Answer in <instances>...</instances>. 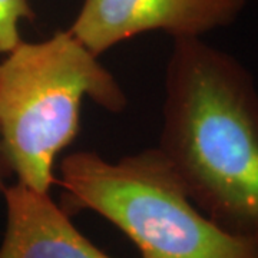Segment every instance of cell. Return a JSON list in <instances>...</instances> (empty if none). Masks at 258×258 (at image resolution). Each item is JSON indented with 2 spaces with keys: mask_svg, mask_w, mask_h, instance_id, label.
I'll return each mask as SVG.
<instances>
[{
  "mask_svg": "<svg viewBox=\"0 0 258 258\" xmlns=\"http://www.w3.org/2000/svg\"><path fill=\"white\" fill-rule=\"evenodd\" d=\"M2 189L6 230L0 258H111L81 234L49 194L20 182Z\"/></svg>",
  "mask_w": 258,
  "mask_h": 258,
  "instance_id": "5",
  "label": "cell"
},
{
  "mask_svg": "<svg viewBox=\"0 0 258 258\" xmlns=\"http://www.w3.org/2000/svg\"><path fill=\"white\" fill-rule=\"evenodd\" d=\"M247 0H83L68 29L96 56L139 33L201 37L234 23Z\"/></svg>",
  "mask_w": 258,
  "mask_h": 258,
  "instance_id": "4",
  "label": "cell"
},
{
  "mask_svg": "<svg viewBox=\"0 0 258 258\" xmlns=\"http://www.w3.org/2000/svg\"><path fill=\"white\" fill-rule=\"evenodd\" d=\"M3 151H2V141H0V189L3 188L2 186V164H3Z\"/></svg>",
  "mask_w": 258,
  "mask_h": 258,
  "instance_id": "7",
  "label": "cell"
},
{
  "mask_svg": "<svg viewBox=\"0 0 258 258\" xmlns=\"http://www.w3.org/2000/svg\"><path fill=\"white\" fill-rule=\"evenodd\" d=\"M71 210L96 212L132 240L142 258H257L258 241L231 234L197 208L162 152L106 161L92 151L60 162Z\"/></svg>",
  "mask_w": 258,
  "mask_h": 258,
  "instance_id": "3",
  "label": "cell"
},
{
  "mask_svg": "<svg viewBox=\"0 0 258 258\" xmlns=\"http://www.w3.org/2000/svg\"><path fill=\"white\" fill-rule=\"evenodd\" d=\"M35 16L29 0H0V55H8L23 40L20 22L33 20Z\"/></svg>",
  "mask_w": 258,
  "mask_h": 258,
  "instance_id": "6",
  "label": "cell"
},
{
  "mask_svg": "<svg viewBox=\"0 0 258 258\" xmlns=\"http://www.w3.org/2000/svg\"><path fill=\"white\" fill-rule=\"evenodd\" d=\"M91 98L123 111L126 95L98 56L66 29L40 42L22 40L0 62V141L18 182L49 194L56 158L78 135Z\"/></svg>",
  "mask_w": 258,
  "mask_h": 258,
  "instance_id": "2",
  "label": "cell"
},
{
  "mask_svg": "<svg viewBox=\"0 0 258 258\" xmlns=\"http://www.w3.org/2000/svg\"><path fill=\"white\" fill-rule=\"evenodd\" d=\"M158 149L197 208L258 241V91L242 64L201 37H175Z\"/></svg>",
  "mask_w": 258,
  "mask_h": 258,
  "instance_id": "1",
  "label": "cell"
},
{
  "mask_svg": "<svg viewBox=\"0 0 258 258\" xmlns=\"http://www.w3.org/2000/svg\"><path fill=\"white\" fill-rule=\"evenodd\" d=\"M257 258H258V257H257Z\"/></svg>",
  "mask_w": 258,
  "mask_h": 258,
  "instance_id": "8",
  "label": "cell"
}]
</instances>
